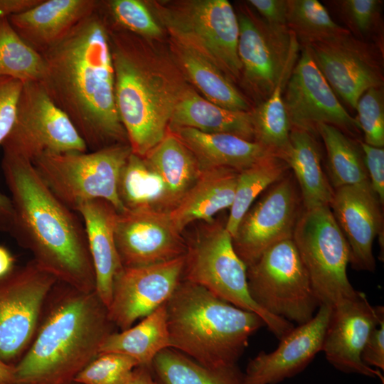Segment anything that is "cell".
Returning a JSON list of instances; mask_svg holds the SVG:
<instances>
[{"mask_svg": "<svg viewBox=\"0 0 384 384\" xmlns=\"http://www.w3.org/2000/svg\"><path fill=\"white\" fill-rule=\"evenodd\" d=\"M383 319L384 307L372 306L366 295L358 291L331 306L321 351L329 363L343 373L378 378L383 384L380 370L368 366L361 359L370 333Z\"/></svg>", "mask_w": 384, "mask_h": 384, "instance_id": "obj_18", "label": "cell"}, {"mask_svg": "<svg viewBox=\"0 0 384 384\" xmlns=\"http://www.w3.org/2000/svg\"><path fill=\"white\" fill-rule=\"evenodd\" d=\"M289 171V167L284 159L270 154L238 173L233 202L225 225L232 238L255 199Z\"/></svg>", "mask_w": 384, "mask_h": 384, "instance_id": "obj_33", "label": "cell"}, {"mask_svg": "<svg viewBox=\"0 0 384 384\" xmlns=\"http://www.w3.org/2000/svg\"><path fill=\"white\" fill-rule=\"evenodd\" d=\"M169 130L191 151L201 171L230 168L240 172L272 154L257 142L230 134L205 133L189 127Z\"/></svg>", "mask_w": 384, "mask_h": 384, "instance_id": "obj_24", "label": "cell"}, {"mask_svg": "<svg viewBox=\"0 0 384 384\" xmlns=\"http://www.w3.org/2000/svg\"><path fill=\"white\" fill-rule=\"evenodd\" d=\"M15 267L13 255L7 248L0 245V278L11 272Z\"/></svg>", "mask_w": 384, "mask_h": 384, "instance_id": "obj_49", "label": "cell"}, {"mask_svg": "<svg viewBox=\"0 0 384 384\" xmlns=\"http://www.w3.org/2000/svg\"><path fill=\"white\" fill-rule=\"evenodd\" d=\"M329 208L348 243L352 268L374 272L373 243L381 233L383 220L370 182L334 189Z\"/></svg>", "mask_w": 384, "mask_h": 384, "instance_id": "obj_21", "label": "cell"}, {"mask_svg": "<svg viewBox=\"0 0 384 384\" xmlns=\"http://www.w3.org/2000/svg\"><path fill=\"white\" fill-rule=\"evenodd\" d=\"M331 306L320 305L307 322L294 327L281 338L274 351H260L243 373V384H278L303 371L322 351Z\"/></svg>", "mask_w": 384, "mask_h": 384, "instance_id": "obj_20", "label": "cell"}, {"mask_svg": "<svg viewBox=\"0 0 384 384\" xmlns=\"http://www.w3.org/2000/svg\"><path fill=\"white\" fill-rule=\"evenodd\" d=\"M41 53L28 46L7 18L0 21V77L21 81L40 82L44 73Z\"/></svg>", "mask_w": 384, "mask_h": 384, "instance_id": "obj_37", "label": "cell"}, {"mask_svg": "<svg viewBox=\"0 0 384 384\" xmlns=\"http://www.w3.org/2000/svg\"><path fill=\"white\" fill-rule=\"evenodd\" d=\"M297 60L287 66L268 98L252 112L255 142L279 157L288 146L292 128L284 107L283 93Z\"/></svg>", "mask_w": 384, "mask_h": 384, "instance_id": "obj_34", "label": "cell"}, {"mask_svg": "<svg viewBox=\"0 0 384 384\" xmlns=\"http://www.w3.org/2000/svg\"><path fill=\"white\" fill-rule=\"evenodd\" d=\"M118 114L132 152L145 156L169 132L182 89L151 68L139 40L108 28Z\"/></svg>", "mask_w": 384, "mask_h": 384, "instance_id": "obj_5", "label": "cell"}, {"mask_svg": "<svg viewBox=\"0 0 384 384\" xmlns=\"http://www.w3.org/2000/svg\"><path fill=\"white\" fill-rule=\"evenodd\" d=\"M184 255L153 265L122 267L114 277L107 307L117 328H130L167 302L181 280Z\"/></svg>", "mask_w": 384, "mask_h": 384, "instance_id": "obj_19", "label": "cell"}, {"mask_svg": "<svg viewBox=\"0 0 384 384\" xmlns=\"http://www.w3.org/2000/svg\"><path fill=\"white\" fill-rule=\"evenodd\" d=\"M237 17L241 75L262 103L271 95L287 66L297 58L299 45L287 26L270 24L247 11L240 12Z\"/></svg>", "mask_w": 384, "mask_h": 384, "instance_id": "obj_13", "label": "cell"}, {"mask_svg": "<svg viewBox=\"0 0 384 384\" xmlns=\"http://www.w3.org/2000/svg\"><path fill=\"white\" fill-rule=\"evenodd\" d=\"M327 158L329 181L333 189L370 182L359 140L327 124L316 126Z\"/></svg>", "mask_w": 384, "mask_h": 384, "instance_id": "obj_32", "label": "cell"}, {"mask_svg": "<svg viewBox=\"0 0 384 384\" xmlns=\"http://www.w3.org/2000/svg\"><path fill=\"white\" fill-rule=\"evenodd\" d=\"M132 154L128 144L95 151L45 154L32 163L53 193L76 212L82 203L102 199L121 213L125 210L118 195L119 174Z\"/></svg>", "mask_w": 384, "mask_h": 384, "instance_id": "obj_7", "label": "cell"}, {"mask_svg": "<svg viewBox=\"0 0 384 384\" xmlns=\"http://www.w3.org/2000/svg\"><path fill=\"white\" fill-rule=\"evenodd\" d=\"M114 240L123 267H138L183 256L186 242L169 213L149 208L117 213Z\"/></svg>", "mask_w": 384, "mask_h": 384, "instance_id": "obj_17", "label": "cell"}, {"mask_svg": "<svg viewBox=\"0 0 384 384\" xmlns=\"http://www.w3.org/2000/svg\"><path fill=\"white\" fill-rule=\"evenodd\" d=\"M368 179L382 206L384 203V149L375 147L359 140Z\"/></svg>", "mask_w": 384, "mask_h": 384, "instance_id": "obj_43", "label": "cell"}, {"mask_svg": "<svg viewBox=\"0 0 384 384\" xmlns=\"http://www.w3.org/2000/svg\"><path fill=\"white\" fill-rule=\"evenodd\" d=\"M117 327L96 291L57 282L43 304L34 338L15 367L16 384H65L98 354Z\"/></svg>", "mask_w": 384, "mask_h": 384, "instance_id": "obj_3", "label": "cell"}, {"mask_svg": "<svg viewBox=\"0 0 384 384\" xmlns=\"http://www.w3.org/2000/svg\"><path fill=\"white\" fill-rule=\"evenodd\" d=\"M287 26L302 47L350 33L317 0H287Z\"/></svg>", "mask_w": 384, "mask_h": 384, "instance_id": "obj_36", "label": "cell"}, {"mask_svg": "<svg viewBox=\"0 0 384 384\" xmlns=\"http://www.w3.org/2000/svg\"><path fill=\"white\" fill-rule=\"evenodd\" d=\"M57 282L33 260L0 278V361L14 365L26 353Z\"/></svg>", "mask_w": 384, "mask_h": 384, "instance_id": "obj_12", "label": "cell"}, {"mask_svg": "<svg viewBox=\"0 0 384 384\" xmlns=\"http://www.w3.org/2000/svg\"><path fill=\"white\" fill-rule=\"evenodd\" d=\"M139 366L136 359L124 354L99 353L73 380L82 384H127Z\"/></svg>", "mask_w": 384, "mask_h": 384, "instance_id": "obj_38", "label": "cell"}, {"mask_svg": "<svg viewBox=\"0 0 384 384\" xmlns=\"http://www.w3.org/2000/svg\"><path fill=\"white\" fill-rule=\"evenodd\" d=\"M22 86L19 80L0 77V146L14 124Z\"/></svg>", "mask_w": 384, "mask_h": 384, "instance_id": "obj_42", "label": "cell"}, {"mask_svg": "<svg viewBox=\"0 0 384 384\" xmlns=\"http://www.w3.org/2000/svg\"><path fill=\"white\" fill-rule=\"evenodd\" d=\"M292 240L319 305L333 306L356 294L347 275L348 245L329 206L303 208Z\"/></svg>", "mask_w": 384, "mask_h": 384, "instance_id": "obj_9", "label": "cell"}, {"mask_svg": "<svg viewBox=\"0 0 384 384\" xmlns=\"http://www.w3.org/2000/svg\"><path fill=\"white\" fill-rule=\"evenodd\" d=\"M189 127L205 133L230 134L255 142L251 111L221 107L191 89L182 90L174 109L169 128Z\"/></svg>", "mask_w": 384, "mask_h": 384, "instance_id": "obj_27", "label": "cell"}, {"mask_svg": "<svg viewBox=\"0 0 384 384\" xmlns=\"http://www.w3.org/2000/svg\"><path fill=\"white\" fill-rule=\"evenodd\" d=\"M76 213L86 232L95 272V291L108 307L114 277L122 268L114 240L118 212L110 202L95 199L81 203Z\"/></svg>", "mask_w": 384, "mask_h": 384, "instance_id": "obj_23", "label": "cell"}, {"mask_svg": "<svg viewBox=\"0 0 384 384\" xmlns=\"http://www.w3.org/2000/svg\"><path fill=\"white\" fill-rule=\"evenodd\" d=\"M166 309L170 348L208 368L236 366L250 337L265 326L257 314L182 279Z\"/></svg>", "mask_w": 384, "mask_h": 384, "instance_id": "obj_4", "label": "cell"}, {"mask_svg": "<svg viewBox=\"0 0 384 384\" xmlns=\"http://www.w3.org/2000/svg\"><path fill=\"white\" fill-rule=\"evenodd\" d=\"M65 384H82V383H78V382H76L75 380H72V381L68 382V383H65Z\"/></svg>", "mask_w": 384, "mask_h": 384, "instance_id": "obj_51", "label": "cell"}, {"mask_svg": "<svg viewBox=\"0 0 384 384\" xmlns=\"http://www.w3.org/2000/svg\"><path fill=\"white\" fill-rule=\"evenodd\" d=\"M302 206L298 185L289 171L249 208L232 238L233 248L247 267L272 245L292 239Z\"/></svg>", "mask_w": 384, "mask_h": 384, "instance_id": "obj_14", "label": "cell"}, {"mask_svg": "<svg viewBox=\"0 0 384 384\" xmlns=\"http://www.w3.org/2000/svg\"><path fill=\"white\" fill-rule=\"evenodd\" d=\"M115 26L145 37H157L161 29L146 5L139 0H112L104 3Z\"/></svg>", "mask_w": 384, "mask_h": 384, "instance_id": "obj_40", "label": "cell"}, {"mask_svg": "<svg viewBox=\"0 0 384 384\" xmlns=\"http://www.w3.org/2000/svg\"><path fill=\"white\" fill-rule=\"evenodd\" d=\"M42 0H0V21L24 12Z\"/></svg>", "mask_w": 384, "mask_h": 384, "instance_id": "obj_46", "label": "cell"}, {"mask_svg": "<svg viewBox=\"0 0 384 384\" xmlns=\"http://www.w3.org/2000/svg\"><path fill=\"white\" fill-rule=\"evenodd\" d=\"M0 384H16L14 365L0 361Z\"/></svg>", "mask_w": 384, "mask_h": 384, "instance_id": "obj_50", "label": "cell"}, {"mask_svg": "<svg viewBox=\"0 0 384 384\" xmlns=\"http://www.w3.org/2000/svg\"><path fill=\"white\" fill-rule=\"evenodd\" d=\"M127 384H157L150 367L139 366L136 367Z\"/></svg>", "mask_w": 384, "mask_h": 384, "instance_id": "obj_48", "label": "cell"}, {"mask_svg": "<svg viewBox=\"0 0 384 384\" xmlns=\"http://www.w3.org/2000/svg\"><path fill=\"white\" fill-rule=\"evenodd\" d=\"M283 100L292 127L315 134L318 124H327L351 137L361 131L357 120L341 105L307 47H302L292 68Z\"/></svg>", "mask_w": 384, "mask_h": 384, "instance_id": "obj_16", "label": "cell"}, {"mask_svg": "<svg viewBox=\"0 0 384 384\" xmlns=\"http://www.w3.org/2000/svg\"><path fill=\"white\" fill-rule=\"evenodd\" d=\"M143 158L164 182L163 211L169 213L196 183L202 171L191 151L169 130Z\"/></svg>", "mask_w": 384, "mask_h": 384, "instance_id": "obj_28", "label": "cell"}, {"mask_svg": "<svg viewBox=\"0 0 384 384\" xmlns=\"http://www.w3.org/2000/svg\"><path fill=\"white\" fill-rule=\"evenodd\" d=\"M118 195L125 209L149 208L164 212L165 188L161 178L143 157L132 152L121 170Z\"/></svg>", "mask_w": 384, "mask_h": 384, "instance_id": "obj_35", "label": "cell"}, {"mask_svg": "<svg viewBox=\"0 0 384 384\" xmlns=\"http://www.w3.org/2000/svg\"><path fill=\"white\" fill-rule=\"evenodd\" d=\"M1 164L12 206L7 232L58 282L85 292L95 291V272L80 216L53 193L31 161L4 153Z\"/></svg>", "mask_w": 384, "mask_h": 384, "instance_id": "obj_2", "label": "cell"}, {"mask_svg": "<svg viewBox=\"0 0 384 384\" xmlns=\"http://www.w3.org/2000/svg\"><path fill=\"white\" fill-rule=\"evenodd\" d=\"M160 14L175 40L201 53L232 79L240 78L239 25L228 1H189Z\"/></svg>", "mask_w": 384, "mask_h": 384, "instance_id": "obj_10", "label": "cell"}, {"mask_svg": "<svg viewBox=\"0 0 384 384\" xmlns=\"http://www.w3.org/2000/svg\"><path fill=\"white\" fill-rule=\"evenodd\" d=\"M351 33L368 39L377 34L380 27L383 1L380 0H340L333 1Z\"/></svg>", "mask_w": 384, "mask_h": 384, "instance_id": "obj_39", "label": "cell"}, {"mask_svg": "<svg viewBox=\"0 0 384 384\" xmlns=\"http://www.w3.org/2000/svg\"><path fill=\"white\" fill-rule=\"evenodd\" d=\"M306 47L334 93L351 107L367 90L383 87V54L375 43L348 33Z\"/></svg>", "mask_w": 384, "mask_h": 384, "instance_id": "obj_15", "label": "cell"}, {"mask_svg": "<svg viewBox=\"0 0 384 384\" xmlns=\"http://www.w3.org/2000/svg\"><path fill=\"white\" fill-rule=\"evenodd\" d=\"M150 368L157 384H243L238 365L208 368L171 348L159 352Z\"/></svg>", "mask_w": 384, "mask_h": 384, "instance_id": "obj_31", "label": "cell"}, {"mask_svg": "<svg viewBox=\"0 0 384 384\" xmlns=\"http://www.w3.org/2000/svg\"><path fill=\"white\" fill-rule=\"evenodd\" d=\"M175 43L183 70L205 99L228 110L250 111L245 97L213 63L191 47L176 40Z\"/></svg>", "mask_w": 384, "mask_h": 384, "instance_id": "obj_30", "label": "cell"}, {"mask_svg": "<svg viewBox=\"0 0 384 384\" xmlns=\"http://www.w3.org/2000/svg\"><path fill=\"white\" fill-rule=\"evenodd\" d=\"M168 348L170 341L164 303L134 326L110 334L99 353L124 354L136 359L139 366L150 367L155 356Z\"/></svg>", "mask_w": 384, "mask_h": 384, "instance_id": "obj_29", "label": "cell"}, {"mask_svg": "<svg viewBox=\"0 0 384 384\" xmlns=\"http://www.w3.org/2000/svg\"><path fill=\"white\" fill-rule=\"evenodd\" d=\"M12 215L9 196L0 191V230L8 231Z\"/></svg>", "mask_w": 384, "mask_h": 384, "instance_id": "obj_47", "label": "cell"}, {"mask_svg": "<svg viewBox=\"0 0 384 384\" xmlns=\"http://www.w3.org/2000/svg\"><path fill=\"white\" fill-rule=\"evenodd\" d=\"M100 6L41 53L45 66L40 82L88 151L128 144L116 106L107 23Z\"/></svg>", "mask_w": 384, "mask_h": 384, "instance_id": "obj_1", "label": "cell"}, {"mask_svg": "<svg viewBox=\"0 0 384 384\" xmlns=\"http://www.w3.org/2000/svg\"><path fill=\"white\" fill-rule=\"evenodd\" d=\"M361 359L369 367L384 370V319L370 333L362 351Z\"/></svg>", "mask_w": 384, "mask_h": 384, "instance_id": "obj_44", "label": "cell"}, {"mask_svg": "<svg viewBox=\"0 0 384 384\" xmlns=\"http://www.w3.org/2000/svg\"><path fill=\"white\" fill-rule=\"evenodd\" d=\"M247 281L260 307L291 323L307 322L320 306L292 239L272 245L247 267Z\"/></svg>", "mask_w": 384, "mask_h": 384, "instance_id": "obj_8", "label": "cell"}, {"mask_svg": "<svg viewBox=\"0 0 384 384\" xmlns=\"http://www.w3.org/2000/svg\"><path fill=\"white\" fill-rule=\"evenodd\" d=\"M356 119L364 134V142L384 147V95L383 87H371L359 98Z\"/></svg>", "mask_w": 384, "mask_h": 384, "instance_id": "obj_41", "label": "cell"}, {"mask_svg": "<svg viewBox=\"0 0 384 384\" xmlns=\"http://www.w3.org/2000/svg\"><path fill=\"white\" fill-rule=\"evenodd\" d=\"M280 158L292 171L304 209L329 206L334 189L322 169L321 151L314 133L292 127L288 146Z\"/></svg>", "mask_w": 384, "mask_h": 384, "instance_id": "obj_25", "label": "cell"}, {"mask_svg": "<svg viewBox=\"0 0 384 384\" xmlns=\"http://www.w3.org/2000/svg\"><path fill=\"white\" fill-rule=\"evenodd\" d=\"M186 242L182 280L198 284L218 298L257 314L267 329L280 339L294 326L260 307L250 295L247 267L235 252L225 225L205 222Z\"/></svg>", "mask_w": 384, "mask_h": 384, "instance_id": "obj_6", "label": "cell"}, {"mask_svg": "<svg viewBox=\"0 0 384 384\" xmlns=\"http://www.w3.org/2000/svg\"><path fill=\"white\" fill-rule=\"evenodd\" d=\"M100 4L95 0H42L8 20L19 36L41 53L62 40Z\"/></svg>", "mask_w": 384, "mask_h": 384, "instance_id": "obj_22", "label": "cell"}, {"mask_svg": "<svg viewBox=\"0 0 384 384\" xmlns=\"http://www.w3.org/2000/svg\"><path fill=\"white\" fill-rule=\"evenodd\" d=\"M248 4L268 23L287 26V0H250Z\"/></svg>", "mask_w": 384, "mask_h": 384, "instance_id": "obj_45", "label": "cell"}, {"mask_svg": "<svg viewBox=\"0 0 384 384\" xmlns=\"http://www.w3.org/2000/svg\"><path fill=\"white\" fill-rule=\"evenodd\" d=\"M238 173L230 168L203 170L180 203L169 213L176 228L182 233L195 220L210 222L218 212L230 208Z\"/></svg>", "mask_w": 384, "mask_h": 384, "instance_id": "obj_26", "label": "cell"}, {"mask_svg": "<svg viewBox=\"0 0 384 384\" xmlns=\"http://www.w3.org/2000/svg\"><path fill=\"white\" fill-rule=\"evenodd\" d=\"M1 146L4 153L31 162L45 154L88 151L71 120L40 82L23 83L14 124Z\"/></svg>", "mask_w": 384, "mask_h": 384, "instance_id": "obj_11", "label": "cell"}]
</instances>
